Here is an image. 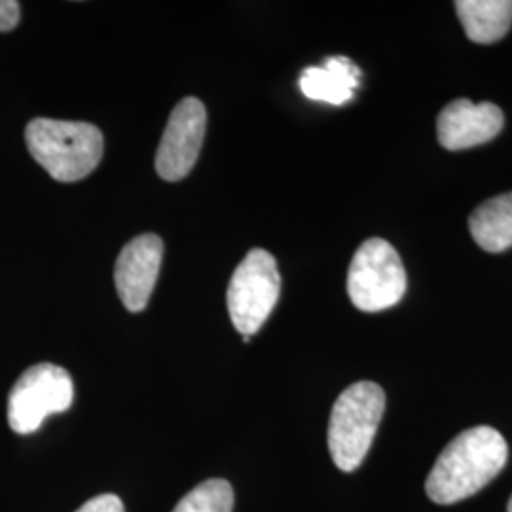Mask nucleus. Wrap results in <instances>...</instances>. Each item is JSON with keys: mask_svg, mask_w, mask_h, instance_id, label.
<instances>
[{"mask_svg": "<svg viewBox=\"0 0 512 512\" xmlns=\"http://www.w3.org/2000/svg\"><path fill=\"white\" fill-rule=\"evenodd\" d=\"M509 458L499 431L480 425L463 431L440 454L427 476L425 492L439 505H452L480 492L501 473Z\"/></svg>", "mask_w": 512, "mask_h": 512, "instance_id": "f257e3e1", "label": "nucleus"}, {"mask_svg": "<svg viewBox=\"0 0 512 512\" xmlns=\"http://www.w3.org/2000/svg\"><path fill=\"white\" fill-rule=\"evenodd\" d=\"M507 509H509V512H512V495L511 499H509V507H507Z\"/></svg>", "mask_w": 512, "mask_h": 512, "instance_id": "dca6fc26", "label": "nucleus"}, {"mask_svg": "<svg viewBox=\"0 0 512 512\" xmlns=\"http://www.w3.org/2000/svg\"><path fill=\"white\" fill-rule=\"evenodd\" d=\"M25 141L31 156L59 183H76L101 164L105 139L88 122L37 118L27 124Z\"/></svg>", "mask_w": 512, "mask_h": 512, "instance_id": "f03ea898", "label": "nucleus"}, {"mask_svg": "<svg viewBox=\"0 0 512 512\" xmlns=\"http://www.w3.org/2000/svg\"><path fill=\"white\" fill-rule=\"evenodd\" d=\"M300 92L311 101H323L329 105H346L361 84V69L344 55L325 59L321 67H308L300 80Z\"/></svg>", "mask_w": 512, "mask_h": 512, "instance_id": "9d476101", "label": "nucleus"}, {"mask_svg": "<svg viewBox=\"0 0 512 512\" xmlns=\"http://www.w3.org/2000/svg\"><path fill=\"white\" fill-rule=\"evenodd\" d=\"M73 399V378L65 368L52 363L31 366L10 391L8 423L18 435L35 433L48 416L67 412Z\"/></svg>", "mask_w": 512, "mask_h": 512, "instance_id": "423d86ee", "label": "nucleus"}, {"mask_svg": "<svg viewBox=\"0 0 512 512\" xmlns=\"http://www.w3.org/2000/svg\"><path fill=\"white\" fill-rule=\"evenodd\" d=\"M406 272L395 247L385 239H366L349 264L348 294L357 310L384 311L401 302Z\"/></svg>", "mask_w": 512, "mask_h": 512, "instance_id": "39448f33", "label": "nucleus"}, {"mask_svg": "<svg viewBox=\"0 0 512 512\" xmlns=\"http://www.w3.org/2000/svg\"><path fill=\"white\" fill-rule=\"evenodd\" d=\"M162 258L164 241L156 234H141L122 249L114 268V283L126 310L139 313L147 308Z\"/></svg>", "mask_w": 512, "mask_h": 512, "instance_id": "6e6552de", "label": "nucleus"}, {"mask_svg": "<svg viewBox=\"0 0 512 512\" xmlns=\"http://www.w3.org/2000/svg\"><path fill=\"white\" fill-rule=\"evenodd\" d=\"M232 509L234 490L230 482L211 478L184 495L173 512H232Z\"/></svg>", "mask_w": 512, "mask_h": 512, "instance_id": "ddd939ff", "label": "nucleus"}, {"mask_svg": "<svg viewBox=\"0 0 512 512\" xmlns=\"http://www.w3.org/2000/svg\"><path fill=\"white\" fill-rule=\"evenodd\" d=\"M21 16V8L16 0H0V33L16 29Z\"/></svg>", "mask_w": 512, "mask_h": 512, "instance_id": "2eb2a0df", "label": "nucleus"}, {"mask_svg": "<svg viewBox=\"0 0 512 512\" xmlns=\"http://www.w3.org/2000/svg\"><path fill=\"white\" fill-rule=\"evenodd\" d=\"M503 124V110L494 103L476 105L469 99H456L440 110L437 135L446 150H465L495 139Z\"/></svg>", "mask_w": 512, "mask_h": 512, "instance_id": "1a4fd4ad", "label": "nucleus"}, {"mask_svg": "<svg viewBox=\"0 0 512 512\" xmlns=\"http://www.w3.org/2000/svg\"><path fill=\"white\" fill-rule=\"evenodd\" d=\"M469 230L478 247L503 253L512 247V192L478 205L469 217Z\"/></svg>", "mask_w": 512, "mask_h": 512, "instance_id": "f8f14e48", "label": "nucleus"}, {"mask_svg": "<svg viewBox=\"0 0 512 512\" xmlns=\"http://www.w3.org/2000/svg\"><path fill=\"white\" fill-rule=\"evenodd\" d=\"M281 293V275L274 256L251 249L230 279L226 304L236 330L249 340L272 315Z\"/></svg>", "mask_w": 512, "mask_h": 512, "instance_id": "20e7f679", "label": "nucleus"}, {"mask_svg": "<svg viewBox=\"0 0 512 512\" xmlns=\"http://www.w3.org/2000/svg\"><path fill=\"white\" fill-rule=\"evenodd\" d=\"M459 21L476 44H494L509 33L512 25V0H458Z\"/></svg>", "mask_w": 512, "mask_h": 512, "instance_id": "9b49d317", "label": "nucleus"}, {"mask_svg": "<svg viewBox=\"0 0 512 512\" xmlns=\"http://www.w3.org/2000/svg\"><path fill=\"white\" fill-rule=\"evenodd\" d=\"M207 128V110L198 97H184L171 110L160 147L156 152V171L169 181H181L200 158Z\"/></svg>", "mask_w": 512, "mask_h": 512, "instance_id": "0eeeda50", "label": "nucleus"}, {"mask_svg": "<svg viewBox=\"0 0 512 512\" xmlns=\"http://www.w3.org/2000/svg\"><path fill=\"white\" fill-rule=\"evenodd\" d=\"M76 512H126L124 503L118 495H95L88 503H84Z\"/></svg>", "mask_w": 512, "mask_h": 512, "instance_id": "4468645a", "label": "nucleus"}, {"mask_svg": "<svg viewBox=\"0 0 512 512\" xmlns=\"http://www.w3.org/2000/svg\"><path fill=\"white\" fill-rule=\"evenodd\" d=\"M385 410L384 389L357 382L336 399L329 421V450L340 471H355L366 458Z\"/></svg>", "mask_w": 512, "mask_h": 512, "instance_id": "7ed1b4c3", "label": "nucleus"}]
</instances>
